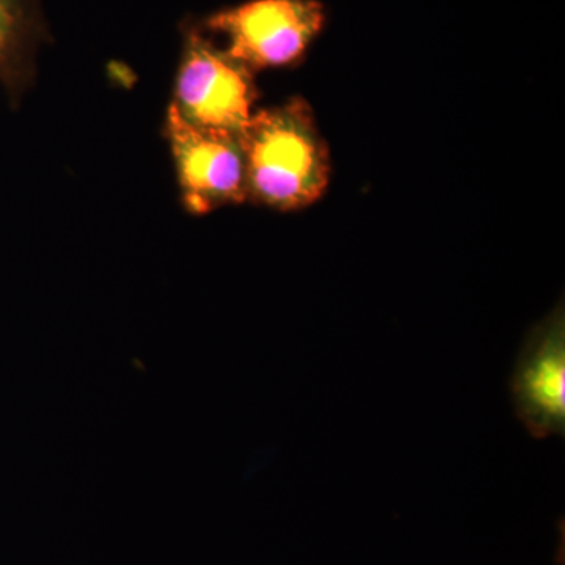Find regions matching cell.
Here are the masks:
<instances>
[{"mask_svg": "<svg viewBox=\"0 0 565 565\" xmlns=\"http://www.w3.org/2000/svg\"><path fill=\"white\" fill-rule=\"evenodd\" d=\"M166 132L177 163L182 202L192 214L247 202L239 134L202 128L170 104Z\"/></svg>", "mask_w": 565, "mask_h": 565, "instance_id": "4", "label": "cell"}, {"mask_svg": "<svg viewBox=\"0 0 565 565\" xmlns=\"http://www.w3.org/2000/svg\"><path fill=\"white\" fill-rule=\"evenodd\" d=\"M516 418L539 440L565 434V311L557 303L527 332L511 375Z\"/></svg>", "mask_w": 565, "mask_h": 565, "instance_id": "5", "label": "cell"}, {"mask_svg": "<svg viewBox=\"0 0 565 565\" xmlns=\"http://www.w3.org/2000/svg\"><path fill=\"white\" fill-rule=\"evenodd\" d=\"M247 200L278 211L302 210L321 199L330 156L302 98L252 115L239 136Z\"/></svg>", "mask_w": 565, "mask_h": 565, "instance_id": "1", "label": "cell"}, {"mask_svg": "<svg viewBox=\"0 0 565 565\" xmlns=\"http://www.w3.org/2000/svg\"><path fill=\"white\" fill-rule=\"evenodd\" d=\"M44 36L40 0H0V82L11 98L29 84Z\"/></svg>", "mask_w": 565, "mask_h": 565, "instance_id": "6", "label": "cell"}, {"mask_svg": "<svg viewBox=\"0 0 565 565\" xmlns=\"http://www.w3.org/2000/svg\"><path fill=\"white\" fill-rule=\"evenodd\" d=\"M323 22L318 0H250L211 14L204 28L225 36L223 51L255 73L299 61Z\"/></svg>", "mask_w": 565, "mask_h": 565, "instance_id": "2", "label": "cell"}, {"mask_svg": "<svg viewBox=\"0 0 565 565\" xmlns=\"http://www.w3.org/2000/svg\"><path fill=\"white\" fill-rule=\"evenodd\" d=\"M258 98L253 71L215 46L195 25L184 32L172 106L202 128L244 131Z\"/></svg>", "mask_w": 565, "mask_h": 565, "instance_id": "3", "label": "cell"}]
</instances>
